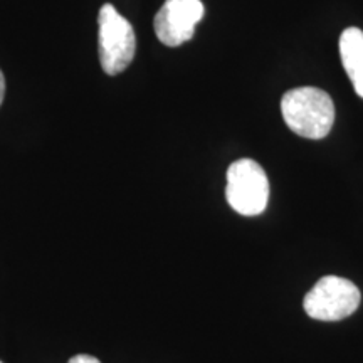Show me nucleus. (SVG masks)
<instances>
[{
    "label": "nucleus",
    "mask_w": 363,
    "mask_h": 363,
    "mask_svg": "<svg viewBox=\"0 0 363 363\" xmlns=\"http://www.w3.org/2000/svg\"><path fill=\"white\" fill-rule=\"evenodd\" d=\"M69 363H101L98 360L96 357H93V355H76V357H72L71 360H69Z\"/></svg>",
    "instance_id": "obj_7"
},
{
    "label": "nucleus",
    "mask_w": 363,
    "mask_h": 363,
    "mask_svg": "<svg viewBox=\"0 0 363 363\" xmlns=\"http://www.w3.org/2000/svg\"><path fill=\"white\" fill-rule=\"evenodd\" d=\"M340 57L353 89L363 98V30L348 27L340 35Z\"/></svg>",
    "instance_id": "obj_6"
},
{
    "label": "nucleus",
    "mask_w": 363,
    "mask_h": 363,
    "mask_svg": "<svg viewBox=\"0 0 363 363\" xmlns=\"http://www.w3.org/2000/svg\"><path fill=\"white\" fill-rule=\"evenodd\" d=\"M99 62L108 76L123 72L133 61L136 38L133 26L111 4H104L98 16Z\"/></svg>",
    "instance_id": "obj_2"
},
{
    "label": "nucleus",
    "mask_w": 363,
    "mask_h": 363,
    "mask_svg": "<svg viewBox=\"0 0 363 363\" xmlns=\"http://www.w3.org/2000/svg\"><path fill=\"white\" fill-rule=\"evenodd\" d=\"M360 299V289L352 281L338 276H325L306 294L303 306L313 320L340 321L357 311Z\"/></svg>",
    "instance_id": "obj_4"
},
{
    "label": "nucleus",
    "mask_w": 363,
    "mask_h": 363,
    "mask_svg": "<svg viewBox=\"0 0 363 363\" xmlns=\"http://www.w3.org/2000/svg\"><path fill=\"white\" fill-rule=\"evenodd\" d=\"M225 199L240 216H259L269 201V180L266 172L251 158H240L227 170Z\"/></svg>",
    "instance_id": "obj_3"
},
{
    "label": "nucleus",
    "mask_w": 363,
    "mask_h": 363,
    "mask_svg": "<svg viewBox=\"0 0 363 363\" xmlns=\"http://www.w3.org/2000/svg\"><path fill=\"white\" fill-rule=\"evenodd\" d=\"M4 96H6V78H4V72L0 71V104L4 101Z\"/></svg>",
    "instance_id": "obj_8"
},
{
    "label": "nucleus",
    "mask_w": 363,
    "mask_h": 363,
    "mask_svg": "<svg viewBox=\"0 0 363 363\" xmlns=\"http://www.w3.org/2000/svg\"><path fill=\"white\" fill-rule=\"evenodd\" d=\"M203 11L201 0H167L153 21L157 38L169 48H179L194 38L195 26L203 19Z\"/></svg>",
    "instance_id": "obj_5"
},
{
    "label": "nucleus",
    "mask_w": 363,
    "mask_h": 363,
    "mask_svg": "<svg viewBox=\"0 0 363 363\" xmlns=\"http://www.w3.org/2000/svg\"><path fill=\"white\" fill-rule=\"evenodd\" d=\"M0 363H2V362H0Z\"/></svg>",
    "instance_id": "obj_9"
},
{
    "label": "nucleus",
    "mask_w": 363,
    "mask_h": 363,
    "mask_svg": "<svg viewBox=\"0 0 363 363\" xmlns=\"http://www.w3.org/2000/svg\"><path fill=\"white\" fill-rule=\"evenodd\" d=\"M281 113L289 130L310 140L325 138L335 123L333 99L310 86L288 91L281 99Z\"/></svg>",
    "instance_id": "obj_1"
}]
</instances>
